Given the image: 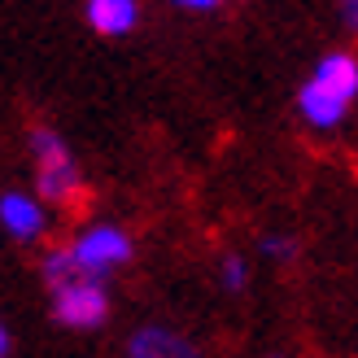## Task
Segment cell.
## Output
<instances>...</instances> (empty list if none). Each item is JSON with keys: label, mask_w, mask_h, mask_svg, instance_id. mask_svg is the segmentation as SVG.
Segmentation results:
<instances>
[{"label": "cell", "mask_w": 358, "mask_h": 358, "mask_svg": "<svg viewBox=\"0 0 358 358\" xmlns=\"http://www.w3.org/2000/svg\"><path fill=\"white\" fill-rule=\"evenodd\" d=\"M131 358H196V350L166 328H145L131 336Z\"/></svg>", "instance_id": "cell-8"}, {"label": "cell", "mask_w": 358, "mask_h": 358, "mask_svg": "<svg viewBox=\"0 0 358 358\" xmlns=\"http://www.w3.org/2000/svg\"><path fill=\"white\" fill-rule=\"evenodd\" d=\"M341 5H345V22L358 27V0H341Z\"/></svg>", "instance_id": "cell-13"}, {"label": "cell", "mask_w": 358, "mask_h": 358, "mask_svg": "<svg viewBox=\"0 0 358 358\" xmlns=\"http://www.w3.org/2000/svg\"><path fill=\"white\" fill-rule=\"evenodd\" d=\"M44 275H48L52 289H62V284H70V280H83L79 266H75V258H70V245L66 249H52V254L44 258Z\"/></svg>", "instance_id": "cell-9"}, {"label": "cell", "mask_w": 358, "mask_h": 358, "mask_svg": "<svg viewBox=\"0 0 358 358\" xmlns=\"http://www.w3.org/2000/svg\"><path fill=\"white\" fill-rule=\"evenodd\" d=\"M5 350H9V332L0 328V358H5Z\"/></svg>", "instance_id": "cell-14"}, {"label": "cell", "mask_w": 358, "mask_h": 358, "mask_svg": "<svg viewBox=\"0 0 358 358\" xmlns=\"http://www.w3.org/2000/svg\"><path fill=\"white\" fill-rule=\"evenodd\" d=\"M175 5H188V9H214V5H223V0H175Z\"/></svg>", "instance_id": "cell-12"}, {"label": "cell", "mask_w": 358, "mask_h": 358, "mask_svg": "<svg viewBox=\"0 0 358 358\" xmlns=\"http://www.w3.org/2000/svg\"><path fill=\"white\" fill-rule=\"evenodd\" d=\"M136 0H87V22L96 35H127L136 27Z\"/></svg>", "instance_id": "cell-6"}, {"label": "cell", "mask_w": 358, "mask_h": 358, "mask_svg": "<svg viewBox=\"0 0 358 358\" xmlns=\"http://www.w3.org/2000/svg\"><path fill=\"white\" fill-rule=\"evenodd\" d=\"M70 258H75L83 280H96V275L114 271V266H122L131 258V236L122 227H110V223H105V227H87L83 236L70 245Z\"/></svg>", "instance_id": "cell-2"}, {"label": "cell", "mask_w": 358, "mask_h": 358, "mask_svg": "<svg viewBox=\"0 0 358 358\" xmlns=\"http://www.w3.org/2000/svg\"><path fill=\"white\" fill-rule=\"evenodd\" d=\"M310 79L324 83V87H332V92L345 96V101L358 96V62L350 57V52H328V57H319V66H315Z\"/></svg>", "instance_id": "cell-7"}, {"label": "cell", "mask_w": 358, "mask_h": 358, "mask_svg": "<svg viewBox=\"0 0 358 358\" xmlns=\"http://www.w3.org/2000/svg\"><path fill=\"white\" fill-rule=\"evenodd\" d=\"M44 223H48V214H44V206L35 201V196H27V192H5L0 196V227H5L13 241H35L44 231Z\"/></svg>", "instance_id": "cell-4"}, {"label": "cell", "mask_w": 358, "mask_h": 358, "mask_svg": "<svg viewBox=\"0 0 358 358\" xmlns=\"http://www.w3.org/2000/svg\"><path fill=\"white\" fill-rule=\"evenodd\" d=\"M223 284H227V289H241V284H245V262L241 258H227L223 262Z\"/></svg>", "instance_id": "cell-10"}, {"label": "cell", "mask_w": 358, "mask_h": 358, "mask_svg": "<svg viewBox=\"0 0 358 358\" xmlns=\"http://www.w3.org/2000/svg\"><path fill=\"white\" fill-rule=\"evenodd\" d=\"M266 254H271V258H289V254H293V245H289V241H280V236H271V241H266Z\"/></svg>", "instance_id": "cell-11"}, {"label": "cell", "mask_w": 358, "mask_h": 358, "mask_svg": "<svg viewBox=\"0 0 358 358\" xmlns=\"http://www.w3.org/2000/svg\"><path fill=\"white\" fill-rule=\"evenodd\" d=\"M297 105H301V114H306L310 127H336V122L345 118V105H350V101L336 96L332 87H324V83L310 79V83L297 92Z\"/></svg>", "instance_id": "cell-5"}, {"label": "cell", "mask_w": 358, "mask_h": 358, "mask_svg": "<svg viewBox=\"0 0 358 358\" xmlns=\"http://www.w3.org/2000/svg\"><path fill=\"white\" fill-rule=\"evenodd\" d=\"M31 153H35V166H40V196L52 206H70L79 196V166H75V157L66 153L62 136L48 131V127H35L31 131Z\"/></svg>", "instance_id": "cell-1"}, {"label": "cell", "mask_w": 358, "mask_h": 358, "mask_svg": "<svg viewBox=\"0 0 358 358\" xmlns=\"http://www.w3.org/2000/svg\"><path fill=\"white\" fill-rule=\"evenodd\" d=\"M105 310H110V297L96 280H70L62 289H52V315L66 328H96Z\"/></svg>", "instance_id": "cell-3"}]
</instances>
